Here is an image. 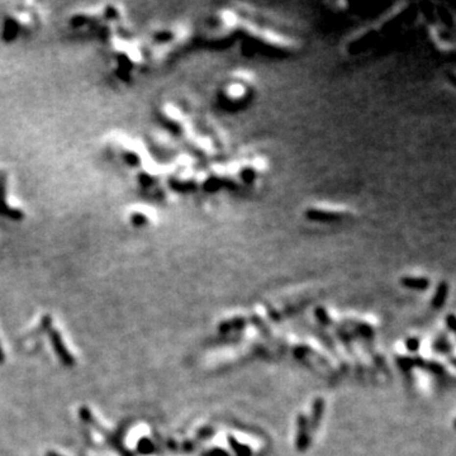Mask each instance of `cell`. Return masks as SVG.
<instances>
[{"mask_svg":"<svg viewBox=\"0 0 456 456\" xmlns=\"http://www.w3.org/2000/svg\"><path fill=\"white\" fill-rule=\"evenodd\" d=\"M0 216L6 219L19 222L25 217V211L13 194L9 172L0 171Z\"/></svg>","mask_w":456,"mask_h":456,"instance_id":"cell-3","label":"cell"},{"mask_svg":"<svg viewBox=\"0 0 456 456\" xmlns=\"http://www.w3.org/2000/svg\"><path fill=\"white\" fill-rule=\"evenodd\" d=\"M53 456H56V455H53Z\"/></svg>","mask_w":456,"mask_h":456,"instance_id":"cell-14","label":"cell"},{"mask_svg":"<svg viewBox=\"0 0 456 456\" xmlns=\"http://www.w3.org/2000/svg\"><path fill=\"white\" fill-rule=\"evenodd\" d=\"M404 287L416 290H425L430 287V280L425 278H403L401 280Z\"/></svg>","mask_w":456,"mask_h":456,"instance_id":"cell-6","label":"cell"},{"mask_svg":"<svg viewBox=\"0 0 456 456\" xmlns=\"http://www.w3.org/2000/svg\"><path fill=\"white\" fill-rule=\"evenodd\" d=\"M447 79H449V81H450L453 85L456 86V76H455V75H453V73H447Z\"/></svg>","mask_w":456,"mask_h":456,"instance_id":"cell-11","label":"cell"},{"mask_svg":"<svg viewBox=\"0 0 456 456\" xmlns=\"http://www.w3.org/2000/svg\"><path fill=\"white\" fill-rule=\"evenodd\" d=\"M41 13L29 5H18L10 10L4 18L1 40L5 42H14L18 38L29 36L36 32L41 25Z\"/></svg>","mask_w":456,"mask_h":456,"instance_id":"cell-1","label":"cell"},{"mask_svg":"<svg viewBox=\"0 0 456 456\" xmlns=\"http://www.w3.org/2000/svg\"><path fill=\"white\" fill-rule=\"evenodd\" d=\"M407 346L410 351H416L420 347V341L417 340V338H410V340H408Z\"/></svg>","mask_w":456,"mask_h":456,"instance_id":"cell-10","label":"cell"},{"mask_svg":"<svg viewBox=\"0 0 456 456\" xmlns=\"http://www.w3.org/2000/svg\"><path fill=\"white\" fill-rule=\"evenodd\" d=\"M454 429H455V430H456V420H455V421H454Z\"/></svg>","mask_w":456,"mask_h":456,"instance_id":"cell-13","label":"cell"},{"mask_svg":"<svg viewBox=\"0 0 456 456\" xmlns=\"http://www.w3.org/2000/svg\"><path fill=\"white\" fill-rule=\"evenodd\" d=\"M451 364L456 367V359H451Z\"/></svg>","mask_w":456,"mask_h":456,"instance_id":"cell-12","label":"cell"},{"mask_svg":"<svg viewBox=\"0 0 456 456\" xmlns=\"http://www.w3.org/2000/svg\"><path fill=\"white\" fill-rule=\"evenodd\" d=\"M304 218L312 222H342L354 216L350 207L338 203L315 202L307 207L303 213Z\"/></svg>","mask_w":456,"mask_h":456,"instance_id":"cell-2","label":"cell"},{"mask_svg":"<svg viewBox=\"0 0 456 456\" xmlns=\"http://www.w3.org/2000/svg\"><path fill=\"white\" fill-rule=\"evenodd\" d=\"M446 323L447 327L450 328L451 332L456 336V317L454 314H449L446 317Z\"/></svg>","mask_w":456,"mask_h":456,"instance_id":"cell-9","label":"cell"},{"mask_svg":"<svg viewBox=\"0 0 456 456\" xmlns=\"http://www.w3.org/2000/svg\"><path fill=\"white\" fill-rule=\"evenodd\" d=\"M435 349L437 350L438 352H444V354H446V352L450 351L451 347H450V345H449V342H447V340H445V338H440L438 341H436Z\"/></svg>","mask_w":456,"mask_h":456,"instance_id":"cell-8","label":"cell"},{"mask_svg":"<svg viewBox=\"0 0 456 456\" xmlns=\"http://www.w3.org/2000/svg\"><path fill=\"white\" fill-rule=\"evenodd\" d=\"M447 294H449V284L446 282H441L432 299V307L435 310H440L441 307L444 306L447 299Z\"/></svg>","mask_w":456,"mask_h":456,"instance_id":"cell-5","label":"cell"},{"mask_svg":"<svg viewBox=\"0 0 456 456\" xmlns=\"http://www.w3.org/2000/svg\"><path fill=\"white\" fill-rule=\"evenodd\" d=\"M126 218L129 226L135 228H147L156 222V211L151 205L133 204L126 212Z\"/></svg>","mask_w":456,"mask_h":456,"instance_id":"cell-4","label":"cell"},{"mask_svg":"<svg viewBox=\"0 0 456 456\" xmlns=\"http://www.w3.org/2000/svg\"><path fill=\"white\" fill-rule=\"evenodd\" d=\"M437 13L445 25H447V27H451V25H453V17H451L450 13L447 12V9H445L442 6H437Z\"/></svg>","mask_w":456,"mask_h":456,"instance_id":"cell-7","label":"cell"}]
</instances>
